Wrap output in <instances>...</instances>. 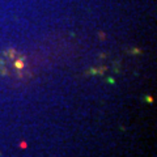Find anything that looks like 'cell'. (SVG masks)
I'll return each mask as SVG.
<instances>
[{
  "label": "cell",
  "mask_w": 157,
  "mask_h": 157,
  "mask_svg": "<svg viewBox=\"0 0 157 157\" xmlns=\"http://www.w3.org/2000/svg\"><path fill=\"white\" fill-rule=\"evenodd\" d=\"M20 147H21V148H26L28 144L26 143H21V144H20Z\"/></svg>",
  "instance_id": "1"
},
{
  "label": "cell",
  "mask_w": 157,
  "mask_h": 157,
  "mask_svg": "<svg viewBox=\"0 0 157 157\" xmlns=\"http://www.w3.org/2000/svg\"><path fill=\"white\" fill-rule=\"evenodd\" d=\"M147 101H148V102H153V98H151V97H147Z\"/></svg>",
  "instance_id": "2"
}]
</instances>
